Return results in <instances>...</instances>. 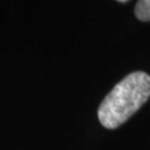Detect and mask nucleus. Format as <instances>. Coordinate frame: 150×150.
Returning a JSON list of instances; mask_svg holds the SVG:
<instances>
[{
    "instance_id": "1",
    "label": "nucleus",
    "mask_w": 150,
    "mask_h": 150,
    "mask_svg": "<svg viewBox=\"0 0 150 150\" xmlns=\"http://www.w3.org/2000/svg\"><path fill=\"white\" fill-rule=\"evenodd\" d=\"M150 98V76L134 71L125 77L108 93L98 109L105 128L115 129L126 122Z\"/></svg>"
},
{
    "instance_id": "2",
    "label": "nucleus",
    "mask_w": 150,
    "mask_h": 150,
    "mask_svg": "<svg viewBox=\"0 0 150 150\" xmlns=\"http://www.w3.org/2000/svg\"><path fill=\"white\" fill-rule=\"evenodd\" d=\"M134 13L141 21H150V0H138Z\"/></svg>"
},
{
    "instance_id": "3",
    "label": "nucleus",
    "mask_w": 150,
    "mask_h": 150,
    "mask_svg": "<svg viewBox=\"0 0 150 150\" xmlns=\"http://www.w3.org/2000/svg\"><path fill=\"white\" fill-rule=\"evenodd\" d=\"M118 1H120V2H126V1H128V0H118Z\"/></svg>"
}]
</instances>
